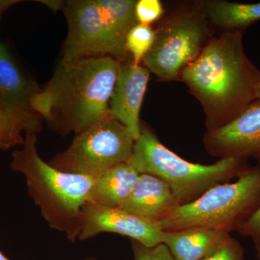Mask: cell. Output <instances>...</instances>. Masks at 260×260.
Returning a JSON list of instances; mask_svg holds the SVG:
<instances>
[{"instance_id":"24","label":"cell","mask_w":260,"mask_h":260,"mask_svg":"<svg viewBox=\"0 0 260 260\" xmlns=\"http://www.w3.org/2000/svg\"><path fill=\"white\" fill-rule=\"evenodd\" d=\"M256 100L260 101V83L256 90Z\"/></svg>"},{"instance_id":"22","label":"cell","mask_w":260,"mask_h":260,"mask_svg":"<svg viewBox=\"0 0 260 260\" xmlns=\"http://www.w3.org/2000/svg\"><path fill=\"white\" fill-rule=\"evenodd\" d=\"M243 237H249L254 244L257 260H260V206L237 231Z\"/></svg>"},{"instance_id":"17","label":"cell","mask_w":260,"mask_h":260,"mask_svg":"<svg viewBox=\"0 0 260 260\" xmlns=\"http://www.w3.org/2000/svg\"><path fill=\"white\" fill-rule=\"evenodd\" d=\"M43 119L29 116L0 104V149L8 150L15 145H23L27 133H39Z\"/></svg>"},{"instance_id":"13","label":"cell","mask_w":260,"mask_h":260,"mask_svg":"<svg viewBox=\"0 0 260 260\" xmlns=\"http://www.w3.org/2000/svg\"><path fill=\"white\" fill-rule=\"evenodd\" d=\"M232 237L230 233L206 227L164 231L161 243L176 260H202Z\"/></svg>"},{"instance_id":"7","label":"cell","mask_w":260,"mask_h":260,"mask_svg":"<svg viewBox=\"0 0 260 260\" xmlns=\"http://www.w3.org/2000/svg\"><path fill=\"white\" fill-rule=\"evenodd\" d=\"M208 23L200 7L173 14L155 31L153 47L143 60L145 68L164 81L180 78L211 39Z\"/></svg>"},{"instance_id":"16","label":"cell","mask_w":260,"mask_h":260,"mask_svg":"<svg viewBox=\"0 0 260 260\" xmlns=\"http://www.w3.org/2000/svg\"><path fill=\"white\" fill-rule=\"evenodd\" d=\"M200 8L208 23L225 31L241 30L260 20V3H240L207 0Z\"/></svg>"},{"instance_id":"23","label":"cell","mask_w":260,"mask_h":260,"mask_svg":"<svg viewBox=\"0 0 260 260\" xmlns=\"http://www.w3.org/2000/svg\"><path fill=\"white\" fill-rule=\"evenodd\" d=\"M20 1H16V0H0V17L3 13L11 7L12 5L20 3Z\"/></svg>"},{"instance_id":"21","label":"cell","mask_w":260,"mask_h":260,"mask_svg":"<svg viewBox=\"0 0 260 260\" xmlns=\"http://www.w3.org/2000/svg\"><path fill=\"white\" fill-rule=\"evenodd\" d=\"M202 260H245L242 246L232 237L210 255Z\"/></svg>"},{"instance_id":"1","label":"cell","mask_w":260,"mask_h":260,"mask_svg":"<svg viewBox=\"0 0 260 260\" xmlns=\"http://www.w3.org/2000/svg\"><path fill=\"white\" fill-rule=\"evenodd\" d=\"M243 31L210 39L180 78L201 104L207 132L223 127L256 101L260 70L246 56Z\"/></svg>"},{"instance_id":"6","label":"cell","mask_w":260,"mask_h":260,"mask_svg":"<svg viewBox=\"0 0 260 260\" xmlns=\"http://www.w3.org/2000/svg\"><path fill=\"white\" fill-rule=\"evenodd\" d=\"M260 206V165L250 167L234 182L213 186L198 199L177 207L159 222L162 231L206 227L238 231Z\"/></svg>"},{"instance_id":"3","label":"cell","mask_w":260,"mask_h":260,"mask_svg":"<svg viewBox=\"0 0 260 260\" xmlns=\"http://www.w3.org/2000/svg\"><path fill=\"white\" fill-rule=\"evenodd\" d=\"M37 134L25 133L23 148L12 154L10 167L25 176L28 194L49 226L75 242L82 208L88 202L95 178L61 172L44 162L37 152Z\"/></svg>"},{"instance_id":"8","label":"cell","mask_w":260,"mask_h":260,"mask_svg":"<svg viewBox=\"0 0 260 260\" xmlns=\"http://www.w3.org/2000/svg\"><path fill=\"white\" fill-rule=\"evenodd\" d=\"M135 143L127 128L112 116L75 135L69 148L49 164L61 172L95 178L127 162Z\"/></svg>"},{"instance_id":"5","label":"cell","mask_w":260,"mask_h":260,"mask_svg":"<svg viewBox=\"0 0 260 260\" xmlns=\"http://www.w3.org/2000/svg\"><path fill=\"white\" fill-rule=\"evenodd\" d=\"M127 162L140 174H151L167 183L179 206L192 203L213 186L238 179L251 167L248 160L239 158H221L210 165L188 161L162 144L142 124Z\"/></svg>"},{"instance_id":"25","label":"cell","mask_w":260,"mask_h":260,"mask_svg":"<svg viewBox=\"0 0 260 260\" xmlns=\"http://www.w3.org/2000/svg\"><path fill=\"white\" fill-rule=\"evenodd\" d=\"M0 260H10L8 258H7L6 256L3 254V253L0 251Z\"/></svg>"},{"instance_id":"18","label":"cell","mask_w":260,"mask_h":260,"mask_svg":"<svg viewBox=\"0 0 260 260\" xmlns=\"http://www.w3.org/2000/svg\"><path fill=\"white\" fill-rule=\"evenodd\" d=\"M155 31L150 25L138 23L132 28L126 38L125 48L135 65H140L153 47Z\"/></svg>"},{"instance_id":"14","label":"cell","mask_w":260,"mask_h":260,"mask_svg":"<svg viewBox=\"0 0 260 260\" xmlns=\"http://www.w3.org/2000/svg\"><path fill=\"white\" fill-rule=\"evenodd\" d=\"M40 90L37 83L23 74L7 47L0 43V104L26 115L39 116L32 110L31 104Z\"/></svg>"},{"instance_id":"4","label":"cell","mask_w":260,"mask_h":260,"mask_svg":"<svg viewBox=\"0 0 260 260\" xmlns=\"http://www.w3.org/2000/svg\"><path fill=\"white\" fill-rule=\"evenodd\" d=\"M135 0H72L62 10L68 23L61 60L109 56L129 62L126 36L138 24Z\"/></svg>"},{"instance_id":"20","label":"cell","mask_w":260,"mask_h":260,"mask_svg":"<svg viewBox=\"0 0 260 260\" xmlns=\"http://www.w3.org/2000/svg\"><path fill=\"white\" fill-rule=\"evenodd\" d=\"M134 260H176L164 244L148 247L133 241Z\"/></svg>"},{"instance_id":"26","label":"cell","mask_w":260,"mask_h":260,"mask_svg":"<svg viewBox=\"0 0 260 260\" xmlns=\"http://www.w3.org/2000/svg\"><path fill=\"white\" fill-rule=\"evenodd\" d=\"M85 260H95L94 259H85Z\"/></svg>"},{"instance_id":"2","label":"cell","mask_w":260,"mask_h":260,"mask_svg":"<svg viewBox=\"0 0 260 260\" xmlns=\"http://www.w3.org/2000/svg\"><path fill=\"white\" fill-rule=\"evenodd\" d=\"M120 65L109 56L61 60L32 99V110L59 134L83 133L112 117L109 102Z\"/></svg>"},{"instance_id":"15","label":"cell","mask_w":260,"mask_h":260,"mask_svg":"<svg viewBox=\"0 0 260 260\" xmlns=\"http://www.w3.org/2000/svg\"><path fill=\"white\" fill-rule=\"evenodd\" d=\"M140 174L128 162L109 169L95 178L88 203L121 208L136 185Z\"/></svg>"},{"instance_id":"11","label":"cell","mask_w":260,"mask_h":260,"mask_svg":"<svg viewBox=\"0 0 260 260\" xmlns=\"http://www.w3.org/2000/svg\"><path fill=\"white\" fill-rule=\"evenodd\" d=\"M150 73L133 61L121 63L109 110L114 119L125 126L135 140L140 136V112L148 86Z\"/></svg>"},{"instance_id":"12","label":"cell","mask_w":260,"mask_h":260,"mask_svg":"<svg viewBox=\"0 0 260 260\" xmlns=\"http://www.w3.org/2000/svg\"><path fill=\"white\" fill-rule=\"evenodd\" d=\"M179 206L167 183L151 174H140L136 185L121 208L159 223Z\"/></svg>"},{"instance_id":"10","label":"cell","mask_w":260,"mask_h":260,"mask_svg":"<svg viewBox=\"0 0 260 260\" xmlns=\"http://www.w3.org/2000/svg\"><path fill=\"white\" fill-rule=\"evenodd\" d=\"M203 143L214 157L254 158L260 165V101L251 103L226 125L207 132Z\"/></svg>"},{"instance_id":"9","label":"cell","mask_w":260,"mask_h":260,"mask_svg":"<svg viewBox=\"0 0 260 260\" xmlns=\"http://www.w3.org/2000/svg\"><path fill=\"white\" fill-rule=\"evenodd\" d=\"M162 232L159 223L141 218L122 208L87 203L82 208L78 240H87L103 232L115 233L152 247L161 244Z\"/></svg>"},{"instance_id":"19","label":"cell","mask_w":260,"mask_h":260,"mask_svg":"<svg viewBox=\"0 0 260 260\" xmlns=\"http://www.w3.org/2000/svg\"><path fill=\"white\" fill-rule=\"evenodd\" d=\"M164 14V6L159 0H139L135 5V17L138 23L150 25Z\"/></svg>"}]
</instances>
